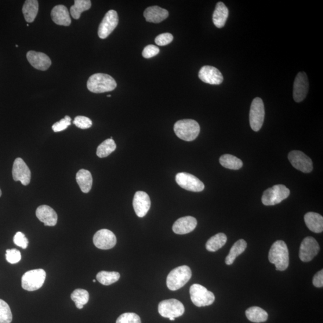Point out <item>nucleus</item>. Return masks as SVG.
Here are the masks:
<instances>
[{
	"label": "nucleus",
	"mask_w": 323,
	"mask_h": 323,
	"mask_svg": "<svg viewBox=\"0 0 323 323\" xmlns=\"http://www.w3.org/2000/svg\"><path fill=\"white\" fill-rule=\"evenodd\" d=\"M169 320H170V321H174V320H175V318H169Z\"/></svg>",
	"instance_id": "nucleus-45"
},
{
	"label": "nucleus",
	"mask_w": 323,
	"mask_h": 323,
	"mask_svg": "<svg viewBox=\"0 0 323 323\" xmlns=\"http://www.w3.org/2000/svg\"><path fill=\"white\" fill-rule=\"evenodd\" d=\"M93 282H96V279H93Z\"/></svg>",
	"instance_id": "nucleus-47"
},
{
	"label": "nucleus",
	"mask_w": 323,
	"mask_h": 323,
	"mask_svg": "<svg viewBox=\"0 0 323 323\" xmlns=\"http://www.w3.org/2000/svg\"><path fill=\"white\" fill-rule=\"evenodd\" d=\"M76 181L83 193H89L92 186L93 179L89 170L82 169L76 174Z\"/></svg>",
	"instance_id": "nucleus-25"
},
{
	"label": "nucleus",
	"mask_w": 323,
	"mask_h": 323,
	"mask_svg": "<svg viewBox=\"0 0 323 323\" xmlns=\"http://www.w3.org/2000/svg\"><path fill=\"white\" fill-rule=\"evenodd\" d=\"M118 13L113 10H109L99 25V31H98L99 37L101 39L108 37L118 26Z\"/></svg>",
	"instance_id": "nucleus-13"
},
{
	"label": "nucleus",
	"mask_w": 323,
	"mask_h": 323,
	"mask_svg": "<svg viewBox=\"0 0 323 323\" xmlns=\"http://www.w3.org/2000/svg\"><path fill=\"white\" fill-rule=\"evenodd\" d=\"M116 323H141V318L137 314L133 313L123 314L116 321Z\"/></svg>",
	"instance_id": "nucleus-37"
},
{
	"label": "nucleus",
	"mask_w": 323,
	"mask_h": 323,
	"mask_svg": "<svg viewBox=\"0 0 323 323\" xmlns=\"http://www.w3.org/2000/svg\"><path fill=\"white\" fill-rule=\"evenodd\" d=\"M12 176L14 181H21L24 186H27L30 184L31 178V170L23 159L17 158L14 161Z\"/></svg>",
	"instance_id": "nucleus-15"
},
{
	"label": "nucleus",
	"mask_w": 323,
	"mask_h": 323,
	"mask_svg": "<svg viewBox=\"0 0 323 323\" xmlns=\"http://www.w3.org/2000/svg\"><path fill=\"white\" fill-rule=\"evenodd\" d=\"M91 5L90 0H75L74 5L70 8L71 15L74 19L79 20L81 14L85 11L89 10Z\"/></svg>",
	"instance_id": "nucleus-31"
},
{
	"label": "nucleus",
	"mask_w": 323,
	"mask_h": 323,
	"mask_svg": "<svg viewBox=\"0 0 323 323\" xmlns=\"http://www.w3.org/2000/svg\"><path fill=\"white\" fill-rule=\"evenodd\" d=\"M73 123L78 128L83 129L90 128L92 125L91 120L82 116H78L75 117Z\"/></svg>",
	"instance_id": "nucleus-39"
},
{
	"label": "nucleus",
	"mask_w": 323,
	"mask_h": 323,
	"mask_svg": "<svg viewBox=\"0 0 323 323\" xmlns=\"http://www.w3.org/2000/svg\"><path fill=\"white\" fill-rule=\"evenodd\" d=\"M184 311L183 304L175 299L163 300L159 303V313L163 317H179L183 315Z\"/></svg>",
	"instance_id": "nucleus-8"
},
{
	"label": "nucleus",
	"mask_w": 323,
	"mask_h": 323,
	"mask_svg": "<svg viewBox=\"0 0 323 323\" xmlns=\"http://www.w3.org/2000/svg\"><path fill=\"white\" fill-rule=\"evenodd\" d=\"M305 222L309 230L314 233L323 231V217L320 214L309 212L304 216Z\"/></svg>",
	"instance_id": "nucleus-24"
},
{
	"label": "nucleus",
	"mask_w": 323,
	"mask_h": 323,
	"mask_svg": "<svg viewBox=\"0 0 323 323\" xmlns=\"http://www.w3.org/2000/svg\"><path fill=\"white\" fill-rule=\"evenodd\" d=\"M117 87V83L111 75L97 73L90 76L88 82L87 88L89 91L95 93H101L112 91Z\"/></svg>",
	"instance_id": "nucleus-2"
},
{
	"label": "nucleus",
	"mask_w": 323,
	"mask_h": 323,
	"mask_svg": "<svg viewBox=\"0 0 323 323\" xmlns=\"http://www.w3.org/2000/svg\"><path fill=\"white\" fill-rule=\"evenodd\" d=\"M270 262L274 264L276 270L283 271L288 269L289 264V254L286 242L278 240L271 246L268 256Z\"/></svg>",
	"instance_id": "nucleus-1"
},
{
	"label": "nucleus",
	"mask_w": 323,
	"mask_h": 323,
	"mask_svg": "<svg viewBox=\"0 0 323 323\" xmlns=\"http://www.w3.org/2000/svg\"><path fill=\"white\" fill-rule=\"evenodd\" d=\"M198 75L202 82L210 85H220L223 81V77L221 72L216 67L210 65L202 67L199 72Z\"/></svg>",
	"instance_id": "nucleus-18"
},
{
	"label": "nucleus",
	"mask_w": 323,
	"mask_h": 323,
	"mask_svg": "<svg viewBox=\"0 0 323 323\" xmlns=\"http://www.w3.org/2000/svg\"><path fill=\"white\" fill-rule=\"evenodd\" d=\"M93 242L98 249L109 250L114 248L117 242V239L113 232L103 229L97 232L94 235Z\"/></svg>",
	"instance_id": "nucleus-14"
},
{
	"label": "nucleus",
	"mask_w": 323,
	"mask_h": 323,
	"mask_svg": "<svg viewBox=\"0 0 323 323\" xmlns=\"http://www.w3.org/2000/svg\"><path fill=\"white\" fill-rule=\"evenodd\" d=\"M13 242L17 246L25 249L28 245V240L25 235L21 232H18L14 236Z\"/></svg>",
	"instance_id": "nucleus-42"
},
{
	"label": "nucleus",
	"mask_w": 323,
	"mask_h": 323,
	"mask_svg": "<svg viewBox=\"0 0 323 323\" xmlns=\"http://www.w3.org/2000/svg\"><path fill=\"white\" fill-rule=\"evenodd\" d=\"M45 270L37 269L27 271L22 277V287L29 292H33L42 288L45 281Z\"/></svg>",
	"instance_id": "nucleus-5"
},
{
	"label": "nucleus",
	"mask_w": 323,
	"mask_h": 323,
	"mask_svg": "<svg viewBox=\"0 0 323 323\" xmlns=\"http://www.w3.org/2000/svg\"><path fill=\"white\" fill-rule=\"evenodd\" d=\"M120 274L117 272L101 271L97 275V279L104 286H110L117 282L120 279Z\"/></svg>",
	"instance_id": "nucleus-34"
},
{
	"label": "nucleus",
	"mask_w": 323,
	"mask_h": 323,
	"mask_svg": "<svg viewBox=\"0 0 323 323\" xmlns=\"http://www.w3.org/2000/svg\"><path fill=\"white\" fill-rule=\"evenodd\" d=\"M246 246H248V244H246V242L244 239H239V240L236 242L233 246H232L230 253H229L226 260H225V263L227 265H231V264H233L236 258L245 251Z\"/></svg>",
	"instance_id": "nucleus-28"
},
{
	"label": "nucleus",
	"mask_w": 323,
	"mask_h": 323,
	"mask_svg": "<svg viewBox=\"0 0 323 323\" xmlns=\"http://www.w3.org/2000/svg\"><path fill=\"white\" fill-rule=\"evenodd\" d=\"M226 235L223 233H219L210 238L206 243V249L209 252H216L226 244Z\"/></svg>",
	"instance_id": "nucleus-30"
},
{
	"label": "nucleus",
	"mask_w": 323,
	"mask_h": 323,
	"mask_svg": "<svg viewBox=\"0 0 323 323\" xmlns=\"http://www.w3.org/2000/svg\"><path fill=\"white\" fill-rule=\"evenodd\" d=\"M2 195V192L1 189H0V197H1Z\"/></svg>",
	"instance_id": "nucleus-46"
},
{
	"label": "nucleus",
	"mask_w": 323,
	"mask_h": 323,
	"mask_svg": "<svg viewBox=\"0 0 323 323\" xmlns=\"http://www.w3.org/2000/svg\"><path fill=\"white\" fill-rule=\"evenodd\" d=\"M289 160L297 170L304 173H310L313 169V161L302 151L293 150L288 155Z\"/></svg>",
	"instance_id": "nucleus-12"
},
{
	"label": "nucleus",
	"mask_w": 323,
	"mask_h": 323,
	"mask_svg": "<svg viewBox=\"0 0 323 323\" xmlns=\"http://www.w3.org/2000/svg\"><path fill=\"white\" fill-rule=\"evenodd\" d=\"M168 10L159 6H151L145 10L144 16L145 19L151 23H160L168 17Z\"/></svg>",
	"instance_id": "nucleus-23"
},
{
	"label": "nucleus",
	"mask_w": 323,
	"mask_h": 323,
	"mask_svg": "<svg viewBox=\"0 0 323 323\" xmlns=\"http://www.w3.org/2000/svg\"><path fill=\"white\" fill-rule=\"evenodd\" d=\"M111 97V95H108L107 96V97Z\"/></svg>",
	"instance_id": "nucleus-48"
},
{
	"label": "nucleus",
	"mask_w": 323,
	"mask_h": 323,
	"mask_svg": "<svg viewBox=\"0 0 323 323\" xmlns=\"http://www.w3.org/2000/svg\"><path fill=\"white\" fill-rule=\"evenodd\" d=\"M219 162L224 168L230 169L238 170L241 168L243 166L241 159L232 155L226 154L221 156Z\"/></svg>",
	"instance_id": "nucleus-32"
},
{
	"label": "nucleus",
	"mask_w": 323,
	"mask_h": 323,
	"mask_svg": "<svg viewBox=\"0 0 323 323\" xmlns=\"http://www.w3.org/2000/svg\"><path fill=\"white\" fill-rule=\"evenodd\" d=\"M6 257L7 262L11 264H15L20 262L21 254L17 249H8L6 250Z\"/></svg>",
	"instance_id": "nucleus-38"
},
{
	"label": "nucleus",
	"mask_w": 323,
	"mask_h": 323,
	"mask_svg": "<svg viewBox=\"0 0 323 323\" xmlns=\"http://www.w3.org/2000/svg\"><path fill=\"white\" fill-rule=\"evenodd\" d=\"M320 249V245L316 239L311 237H307L301 243L299 258L303 262H310L318 255Z\"/></svg>",
	"instance_id": "nucleus-11"
},
{
	"label": "nucleus",
	"mask_w": 323,
	"mask_h": 323,
	"mask_svg": "<svg viewBox=\"0 0 323 323\" xmlns=\"http://www.w3.org/2000/svg\"><path fill=\"white\" fill-rule=\"evenodd\" d=\"M35 214L39 220L44 223L45 226H54L57 223V214L48 205H43L39 206Z\"/></svg>",
	"instance_id": "nucleus-21"
},
{
	"label": "nucleus",
	"mask_w": 323,
	"mask_h": 323,
	"mask_svg": "<svg viewBox=\"0 0 323 323\" xmlns=\"http://www.w3.org/2000/svg\"><path fill=\"white\" fill-rule=\"evenodd\" d=\"M246 318L253 322H263L268 320V314L265 311L258 307H252L245 311Z\"/></svg>",
	"instance_id": "nucleus-29"
},
{
	"label": "nucleus",
	"mask_w": 323,
	"mask_h": 323,
	"mask_svg": "<svg viewBox=\"0 0 323 323\" xmlns=\"http://www.w3.org/2000/svg\"><path fill=\"white\" fill-rule=\"evenodd\" d=\"M197 226V220L195 217L186 216L180 218L173 224V230L174 233L184 235L191 233Z\"/></svg>",
	"instance_id": "nucleus-20"
},
{
	"label": "nucleus",
	"mask_w": 323,
	"mask_h": 323,
	"mask_svg": "<svg viewBox=\"0 0 323 323\" xmlns=\"http://www.w3.org/2000/svg\"><path fill=\"white\" fill-rule=\"evenodd\" d=\"M309 90V82L306 72H300L297 74L293 85V99L296 103L302 101Z\"/></svg>",
	"instance_id": "nucleus-16"
},
{
	"label": "nucleus",
	"mask_w": 323,
	"mask_h": 323,
	"mask_svg": "<svg viewBox=\"0 0 323 323\" xmlns=\"http://www.w3.org/2000/svg\"><path fill=\"white\" fill-rule=\"evenodd\" d=\"M116 148V144L112 139H107L103 141L97 148V155L100 158L108 157Z\"/></svg>",
	"instance_id": "nucleus-35"
},
{
	"label": "nucleus",
	"mask_w": 323,
	"mask_h": 323,
	"mask_svg": "<svg viewBox=\"0 0 323 323\" xmlns=\"http://www.w3.org/2000/svg\"><path fill=\"white\" fill-rule=\"evenodd\" d=\"M176 182L185 190L199 192L204 189L205 185L197 177L187 173H178L176 176Z\"/></svg>",
	"instance_id": "nucleus-10"
},
{
	"label": "nucleus",
	"mask_w": 323,
	"mask_h": 323,
	"mask_svg": "<svg viewBox=\"0 0 323 323\" xmlns=\"http://www.w3.org/2000/svg\"><path fill=\"white\" fill-rule=\"evenodd\" d=\"M313 284L315 287L318 288H322L323 286V270L317 272L316 274L314 275L313 279Z\"/></svg>",
	"instance_id": "nucleus-44"
},
{
	"label": "nucleus",
	"mask_w": 323,
	"mask_h": 323,
	"mask_svg": "<svg viewBox=\"0 0 323 323\" xmlns=\"http://www.w3.org/2000/svg\"><path fill=\"white\" fill-rule=\"evenodd\" d=\"M173 41V36L172 34L166 32L157 36L155 39V43L158 46H166L169 44Z\"/></svg>",
	"instance_id": "nucleus-41"
},
{
	"label": "nucleus",
	"mask_w": 323,
	"mask_h": 323,
	"mask_svg": "<svg viewBox=\"0 0 323 323\" xmlns=\"http://www.w3.org/2000/svg\"><path fill=\"white\" fill-rule=\"evenodd\" d=\"M264 119V104L260 98L252 101L250 111V124L254 131L257 132L262 128Z\"/></svg>",
	"instance_id": "nucleus-9"
},
{
	"label": "nucleus",
	"mask_w": 323,
	"mask_h": 323,
	"mask_svg": "<svg viewBox=\"0 0 323 323\" xmlns=\"http://www.w3.org/2000/svg\"><path fill=\"white\" fill-rule=\"evenodd\" d=\"M39 2L37 0H27L23 7V13L25 21L28 23L34 21L39 12Z\"/></svg>",
	"instance_id": "nucleus-27"
},
{
	"label": "nucleus",
	"mask_w": 323,
	"mask_h": 323,
	"mask_svg": "<svg viewBox=\"0 0 323 323\" xmlns=\"http://www.w3.org/2000/svg\"><path fill=\"white\" fill-rule=\"evenodd\" d=\"M71 119L70 116H65L60 121L58 122L52 126V129L54 132L63 131L71 125Z\"/></svg>",
	"instance_id": "nucleus-40"
},
{
	"label": "nucleus",
	"mask_w": 323,
	"mask_h": 323,
	"mask_svg": "<svg viewBox=\"0 0 323 323\" xmlns=\"http://www.w3.org/2000/svg\"><path fill=\"white\" fill-rule=\"evenodd\" d=\"M159 51H160V50H159L158 47L153 45H150L145 47L142 54L144 58L149 59V58L157 56L159 53Z\"/></svg>",
	"instance_id": "nucleus-43"
},
{
	"label": "nucleus",
	"mask_w": 323,
	"mask_h": 323,
	"mask_svg": "<svg viewBox=\"0 0 323 323\" xmlns=\"http://www.w3.org/2000/svg\"><path fill=\"white\" fill-rule=\"evenodd\" d=\"M190 295L192 302L198 307L211 306L215 300L213 293L198 284L191 287Z\"/></svg>",
	"instance_id": "nucleus-7"
},
{
	"label": "nucleus",
	"mask_w": 323,
	"mask_h": 323,
	"mask_svg": "<svg viewBox=\"0 0 323 323\" xmlns=\"http://www.w3.org/2000/svg\"><path fill=\"white\" fill-rule=\"evenodd\" d=\"M229 15V10L222 2L217 4L215 12L213 15L214 24L217 28H221L224 26Z\"/></svg>",
	"instance_id": "nucleus-26"
},
{
	"label": "nucleus",
	"mask_w": 323,
	"mask_h": 323,
	"mask_svg": "<svg viewBox=\"0 0 323 323\" xmlns=\"http://www.w3.org/2000/svg\"><path fill=\"white\" fill-rule=\"evenodd\" d=\"M174 132L179 139L186 141L195 140L200 132V126L193 119L177 121L174 126Z\"/></svg>",
	"instance_id": "nucleus-3"
},
{
	"label": "nucleus",
	"mask_w": 323,
	"mask_h": 323,
	"mask_svg": "<svg viewBox=\"0 0 323 323\" xmlns=\"http://www.w3.org/2000/svg\"><path fill=\"white\" fill-rule=\"evenodd\" d=\"M192 277V271L187 266L177 267L169 272L166 278V285L172 291H176L187 284Z\"/></svg>",
	"instance_id": "nucleus-4"
},
{
	"label": "nucleus",
	"mask_w": 323,
	"mask_h": 323,
	"mask_svg": "<svg viewBox=\"0 0 323 323\" xmlns=\"http://www.w3.org/2000/svg\"><path fill=\"white\" fill-rule=\"evenodd\" d=\"M290 194V190L284 185H275L263 192L262 202L266 206L275 205L288 198Z\"/></svg>",
	"instance_id": "nucleus-6"
},
{
	"label": "nucleus",
	"mask_w": 323,
	"mask_h": 323,
	"mask_svg": "<svg viewBox=\"0 0 323 323\" xmlns=\"http://www.w3.org/2000/svg\"><path fill=\"white\" fill-rule=\"evenodd\" d=\"M151 201L149 196L143 191H138L134 195L133 207L138 217L146 216L150 208Z\"/></svg>",
	"instance_id": "nucleus-17"
},
{
	"label": "nucleus",
	"mask_w": 323,
	"mask_h": 323,
	"mask_svg": "<svg viewBox=\"0 0 323 323\" xmlns=\"http://www.w3.org/2000/svg\"><path fill=\"white\" fill-rule=\"evenodd\" d=\"M51 17L54 24L61 26L68 27L71 23L70 13L64 5L54 6L52 10Z\"/></svg>",
	"instance_id": "nucleus-22"
},
{
	"label": "nucleus",
	"mask_w": 323,
	"mask_h": 323,
	"mask_svg": "<svg viewBox=\"0 0 323 323\" xmlns=\"http://www.w3.org/2000/svg\"><path fill=\"white\" fill-rule=\"evenodd\" d=\"M71 298L75 303L76 307L81 310L89 302V294L86 290L76 289L71 293Z\"/></svg>",
	"instance_id": "nucleus-33"
},
{
	"label": "nucleus",
	"mask_w": 323,
	"mask_h": 323,
	"mask_svg": "<svg viewBox=\"0 0 323 323\" xmlns=\"http://www.w3.org/2000/svg\"><path fill=\"white\" fill-rule=\"evenodd\" d=\"M27 58L31 66L39 70L46 71L52 65L50 58L44 53L30 50L27 53Z\"/></svg>",
	"instance_id": "nucleus-19"
},
{
	"label": "nucleus",
	"mask_w": 323,
	"mask_h": 323,
	"mask_svg": "<svg viewBox=\"0 0 323 323\" xmlns=\"http://www.w3.org/2000/svg\"><path fill=\"white\" fill-rule=\"evenodd\" d=\"M13 316L9 305L0 299V323H11Z\"/></svg>",
	"instance_id": "nucleus-36"
}]
</instances>
